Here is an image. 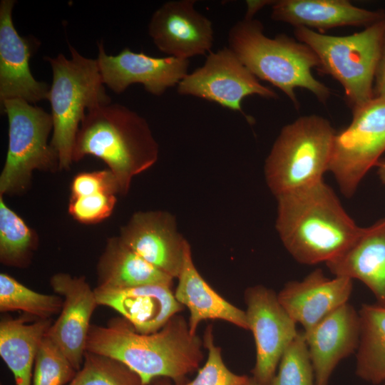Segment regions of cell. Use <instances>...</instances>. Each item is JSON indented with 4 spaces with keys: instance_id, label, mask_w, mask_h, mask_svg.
I'll return each mask as SVG.
<instances>
[{
    "instance_id": "obj_29",
    "label": "cell",
    "mask_w": 385,
    "mask_h": 385,
    "mask_svg": "<svg viewBox=\"0 0 385 385\" xmlns=\"http://www.w3.org/2000/svg\"><path fill=\"white\" fill-rule=\"evenodd\" d=\"M270 385H315L314 371L303 332L284 351Z\"/></svg>"
},
{
    "instance_id": "obj_37",
    "label": "cell",
    "mask_w": 385,
    "mask_h": 385,
    "mask_svg": "<svg viewBox=\"0 0 385 385\" xmlns=\"http://www.w3.org/2000/svg\"><path fill=\"white\" fill-rule=\"evenodd\" d=\"M245 385H261L257 382L252 377L249 379V381Z\"/></svg>"
},
{
    "instance_id": "obj_3",
    "label": "cell",
    "mask_w": 385,
    "mask_h": 385,
    "mask_svg": "<svg viewBox=\"0 0 385 385\" xmlns=\"http://www.w3.org/2000/svg\"><path fill=\"white\" fill-rule=\"evenodd\" d=\"M159 146L147 120L119 103L88 110L81 123L73 161L86 155L102 160L113 174L120 195H126L133 178L158 160Z\"/></svg>"
},
{
    "instance_id": "obj_22",
    "label": "cell",
    "mask_w": 385,
    "mask_h": 385,
    "mask_svg": "<svg viewBox=\"0 0 385 385\" xmlns=\"http://www.w3.org/2000/svg\"><path fill=\"white\" fill-rule=\"evenodd\" d=\"M174 292L176 299L190 311V332L197 334L199 324L207 319H221L248 330L245 311L230 303L204 279L192 260L188 245Z\"/></svg>"
},
{
    "instance_id": "obj_24",
    "label": "cell",
    "mask_w": 385,
    "mask_h": 385,
    "mask_svg": "<svg viewBox=\"0 0 385 385\" xmlns=\"http://www.w3.org/2000/svg\"><path fill=\"white\" fill-rule=\"evenodd\" d=\"M51 324V319L29 322L28 317L1 320L0 355L16 385H32L36 354Z\"/></svg>"
},
{
    "instance_id": "obj_17",
    "label": "cell",
    "mask_w": 385,
    "mask_h": 385,
    "mask_svg": "<svg viewBox=\"0 0 385 385\" xmlns=\"http://www.w3.org/2000/svg\"><path fill=\"white\" fill-rule=\"evenodd\" d=\"M303 333L315 385H328L338 364L356 351L360 335L359 312L347 302Z\"/></svg>"
},
{
    "instance_id": "obj_8",
    "label": "cell",
    "mask_w": 385,
    "mask_h": 385,
    "mask_svg": "<svg viewBox=\"0 0 385 385\" xmlns=\"http://www.w3.org/2000/svg\"><path fill=\"white\" fill-rule=\"evenodd\" d=\"M8 118L9 143L0 174V195H19L31 185L35 170H59L58 155L48 143L53 118L44 109L21 99L1 102Z\"/></svg>"
},
{
    "instance_id": "obj_38",
    "label": "cell",
    "mask_w": 385,
    "mask_h": 385,
    "mask_svg": "<svg viewBox=\"0 0 385 385\" xmlns=\"http://www.w3.org/2000/svg\"><path fill=\"white\" fill-rule=\"evenodd\" d=\"M156 385H168V384L163 383V382H160L158 384H156Z\"/></svg>"
},
{
    "instance_id": "obj_34",
    "label": "cell",
    "mask_w": 385,
    "mask_h": 385,
    "mask_svg": "<svg viewBox=\"0 0 385 385\" xmlns=\"http://www.w3.org/2000/svg\"><path fill=\"white\" fill-rule=\"evenodd\" d=\"M374 96H385V36L375 74Z\"/></svg>"
},
{
    "instance_id": "obj_9",
    "label": "cell",
    "mask_w": 385,
    "mask_h": 385,
    "mask_svg": "<svg viewBox=\"0 0 385 385\" xmlns=\"http://www.w3.org/2000/svg\"><path fill=\"white\" fill-rule=\"evenodd\" d=\"M352 114L350 124L334 135L328 170L346 197L385 152V96H374Z\"/></svg>"
},
{
    "instance_id": "obj_16",
    "label": "cell",
    "mask_w": 385,
    "mask_h": 385,
    "mask_svg": "<svg viewBox=\"0 0 385 385\" xmlns=\"http://www.w3.org/2000/svg\"><path fill=\"white\" fill-rule=\"evenodd\" d=\"M14 0L0 2V101L21 99L36 103L47 100L50 86L31 73L29 59L34 44L21 36L14 26Z\"/></svg>"
},
{
    "instance_id": "obj_2",
    "label": "cell",
    "mask_w": 385,
    "mask_h": 385,
    "mask_svg": "<svg viewBox=\"0 0 385 385\" xmlns=\"http://www.w3.org/2000/svg\"><path fill=\"white\" fill-rule=\"evenodd\" d=\"M276 199L277 232L301 264H326L346 251L361 232L324 180Z\"/></svg>"
},
{
    "instance_id": "obj_10",
    "label": "cell",
    "mask_w": 385,
    "mask_h": 385,
    "mask_svg": "<svg viewBox=\"0 0 385 385\" xmlns=\"http://www.w3.org/2000/svg\"><path fill=\"white\" fill-rule=\"evenodd\" d=\"M177 91L182 96H192L216 103L245 116L242 101L257 95L277 99V93L260 83L228 48L210 51L200 67L188 73L178 84ZM250 121V119L246 116Z\"/></svg>"
},
{
    "instance_id": "obj_23",
    "label": "cell",
    "mask_w": 385,
    "mask_h": 385,
    "mask_svg": "<svg viewBox=\"0 0 385 385\" xmlns=\"http://www.w3.org/2000/svg\"><path fill=\"white\" fill-rule=\"evenodd\" d=\"M97 287L103 288L171 286L173 279L128 247L119 236L107 239L97 264Z\"/></svg>"
},
{
    "instance_id": "obj_11",
    "label": "cell",
    "mask_w": 385,
    "mask_h": 385,
    "mask_svg": "<svg viewBox=\"0 0 385 385\" xmlns=\"http://www.w3.org/2000/svg\"><path fill=\"white\" fill-rule=\"evenodd\" d=\"M245 299L248 330L256 346L252 378L261 385H270L284 351L299 332L297 323L272 289L251 287L245 291Z\"/></svg>"
},
{
    "instance_id": "obj_32",
    "label": "cell",
    "mask_w": 385,
    "mask_h": 385,
    "mask_svg": "<svg viewBox=\"0 0 385 385\" xmlns=\"http://www.w3.org/2000/svg\"><path fill=\"white\" fill-rule=\"evenodd\" d=\"M116 202V194L95 192L83 196L71 197L68 210L70 215L76 221L83 224H95L111 215Z\"/></svg>"
},
{
    "instance_id": "obj_7",
    "label": "cell",
    "mask_w": 385,
    "mask_h": 385,
    "mask_svg": "<svg viewBox=\"0 0 385 385\" xmlns=\"http://www.w3.org/2000/svg\"><path fill=\"white\" fill-rule=\"evenodd\" d=\"M294 33L315 53L318 69L342 86L352 110L375 96L374 82L385 36V17L347 36L326 35L307 28H296Z\"/></svg>"
},
{
    "instance_id": "obj_30",
    "label": "cell",
    "mask_w": 385,
    "mask_h": 385,
    "mask_svg": "<svg viewBox=\"0 0 385 385\" xmlns=\"http://www.w3.org/2000/svg\"><path fill=\"white\" fill-rule=\"evenodd\" d=\"M76 372L62 350L46 335L35 359L32 385H66Z\"/></svg>"
},
{
    "instance_id": "obj_5",
    "label": "cell",
    "mask_w": 385,
    "mask_h": 385,
    "mask_svg": "<svg viewBox=\"0 0 385 385\" xmlns=\"http://www.w3.org/2000/svg\"><path fill=\"white\" fill-rule=\"evenodd\" d=\"M68 46L70 58L63 53L45 57L53 75L47 98L53 118L50 143L58 155L59 170H68L73 163L76 137L86 111L111 103L97 60L86 58Z\"/></svg>"
},
{
    "instance_id": "obj_28",
    "label": "cell",
    "mask_w": 385,
    "mask_h": 385,
    "mask_svg": "<svg viewBox=\"0 0 385 385\" xmlns=\"http://www.w3.org/2000/svg\"><path fill=\"white\" fill-rule=\"evenodd\" d=\"M67 385H143L128 366L111 357L86 351L81 369Z\"/></svg>"
},
{
    "instance_id": "obj_39",
    "label": "cell",
    "mask_w": 385,
    "mask_h": 385,
    "mask_svg": "<svg viewBox=\"0 0 385 385\" xmlns=\"http://www.w3.org/2000/svg\"><path fill=\"white\" fill-rule=\"evenodd\" d=\"M384 385H385V383L384 384Z\"/></svg>"
},
{
    "instance_id": "obj_26",
    "label": "cell",
    "mask_w": 385,
    "mask_h": 385,
    "mask_svg": "<svg viewBox=\"0 0 385 385\" xmlns=\"http://www.w3.org/2000/svg\"><path fill=\"white\" fill-rule=\"evenodd\" d=\"M0 195V262L6 266L27 267L36 250V232L8 207Z\"/></svg>"
},
{
    "instance_id": "obj_25",
    "label": "cell",
    "mask_w": 385,
    "mask_h": 385,
    "mask_svg": "<svg viewBox=\"0 0 385 385\" xmlns=\"http://www.w3.org/2000/svg\"><path fill=\"white\" fill-rule=\"evenodd\" d=\"M360 335L356 374L372 384L385 383V307L364 304L359 311Z\"/></svg>"
},
{
    "instance_id": "obj_19",
    "label": "cell",
    "mask_w": 385,
    "mask_h": 385,
    "mask_svg": "<svg viewBox=\"0 0 385 385\" xmlns=\"http://www.w3.org/2000/svg\"><path fill=\"white\" fill-rule=\"evenodd\" d=\"M352 290V279L329 278L321 269H316L301 281L287 282L277 297L292 319L305 331L347 303Z\"/></svg>"
},
{
    "instance_id": "obj_13",
    "label": "cell",
    "mask_w": 385,
    "mask_h": 385,
    "mask_svg": "<svg viewBox=\"0 0 385 385\" xmlns=\"http://www.w3.org/2000/svg\"><path fill=\"white\" fill-rule=\"evenodd\" d=\"M50 285L63 298V306L46 335L78 371L86 352L91 318L98 305L94 289L84 277L65 272L54 274L50 279Z\"/></svg>"
},
{
    "instance_id": "obj_33",
    "label": "cell",
    "mask_w": 385,
    "mask_h": 385,
    "mask_svg": "<svg viewBox=\"0 0 385 385\" xmlns=\"http://www.w3.org/2000/svg\"><path fill=\"white\" fill-rule=\"evenodd\" d=\"M95 192L120 195L117 180L108 169L82 172L73 177L71 184V197L83 196Z\"/></svg>"
},
{
    "instance_id": "obj_18",
    "label": "cell",
    "mask_w": 385,
    "mask_h": 385,
    "mask_svg": "<svg viewBox=\"0 0 385 385\" xmlns=\"http://www.w3.org/2000/svg\"><path fill=\"white\" fill-rule=\"evenodd\" d=\"M94 292L98 305L113 309L142 334L158 332L184 307L176 299L169 285L96 287Z\"/></svg>"
},
{
    "instance_id": "obj_31",
    "label": "cell",
    "mask_w": 385,
    "mask_h": 385,
    "mask_svg": "<svg viewBox=\"0 0 385 385\" xmlns=\"http://www.w3.org/2000/svg\"><path fill=\"white\" fill-rule=\"evenodd\" d=\"M203 345L207 349L204 366L199 369L194 379L180 385H245L247 383L250 377L233 373L225 364L221 348L214 343L212 325L205 329Z\"/></svg>"
},
{
    "instance_id": "obj_27",
    "label": "cell",
    "mask_w": 385,
    "mask_h": 385,
    "mask_svg": "<svg viewBox=\"0 0 385 385\" xmlns=\"http://www.w3.org/2000/svg\"><path fill=\"white\" fill-rule=\"evenodd\" d=\"M63 298L36 292L6 273L0 274V311H21L36 319H47L60 313Z\"/></svg>"
},
{
    "instance_id": "obj_12",
    "label": "cell",
    "mask_w": 385,
    "mask_h": 385,
    "mask_svg": "<svg viewBox=\"0 0 385 385\" xmlns=\"http://www.w3.org/2000/svg\"><path fill=\"white\" fill-rule=\"evenodd\" d=\"M96 58L103 83L119 94L135 83L154 96L163 95L188 73V59L172 56L157 58L123 48L115 56L108 55L102 42L98 43Z\"/></svg>"
},
{
    "instance_id": "obj_36",
    "label": "cell",
    "mask_w": 385,
    "mask_h": 385,
    "mask_svg": "<svg viewBox=\"0 0 385 385\" xmlns=\"http://www.w3.org/2000/svg\"><path fill=\"white\" fill-rule=\"evenodd\" d=\"M376 166L378 168V175L379 178L385 185V158L380 159Z\"/></svg>"
},
{
    "instance_id": "obj_20",
    "label": "cell",
    "mask_w": 385,
    "mask_h": 385,
    "mask_svg": "<svg viewBox=\"0 0 385 385\" xmlns=\"http://www.w3.org/2000/svg\"><path fill=\"white\" fill-rule=\"evenodd\" d=\"M385 13L353 5L347 0H278L272 4L271 18L296 28L319 31L342 26L367 27Z\"/></svg>"
},
{
    "instance_id": "obj_35",
    "label": "cell",
    "mask_w": 385,
    "mask_h": 385,
    "mask_svg": "<svg viewBox=\"0 0 385 385\" xmlns=\"http://www.w3.org/2000/svg\"><path fill=\"white\" fill-rule=\"evenodd\" d=\"M274 1H247V11L245 19H253L254 15L264 6L272 4Z\"/></svg>"
},
{
    "instance_id": "obj_6",
    "label": "cell",
    "mask_w": 385,
    "mask_h": 385,
    "mask_svg": "<svg viewBox=\"0 0 385 385\" xmlns=\"http://www.w3.org/2000/svg\"><path fill=\"white\" fill-rule=\"evenodd\" d=\"M336 133L331 123L318 115L301 116L282 128L264 169L275 197L323 180Z\"/></svg>"
},
{
    "instance_id": "obj_21",
    "label": "cell",
    "mask_w": 385,
    "mask_h": 385,
    "mask_svg": "<svg viewBox=\"0 0 385 385\" xmlns=\"http://www.w3.org/2000/svg\"><path fill=\"white\" fill-rule=\"evenodd\" d=\"M326 265L336 277L361 281L385 307V218L362 227L349 247Z\"/></svg>"
},
{
    "instance_id": "obj_14",
    "label": "cell",
    "mask_w": 385,
    "mask_h": 385,
    "mask_svg": "<svg viewBox=\"0 0 385 385\" xmlns=\"http://www.w3.org/2000/svg\"><path fill=\"white\" fill-rule=\"evenodd\" d=\"M195 0H173L153 14L148 34L159 51L188 59L210 53L214 31L211 21L195 9Z\"/></svg>"
},
{
    "instance_id": "obj_4",
    "label": "cell",
    "mask_w": 385,
    "mask_h": 385,
    "mask_svg": "<svg viewBox=\"0 0 385 385\" xmlns=\"http://www.w3.org/2000/svg\"><path fill=\"white\" fill-rule=\"evenodd\" d=\"M228 48L257 79L281 90L297 110V88L308 90L322 103L331 96L329 88L312 73V68L319 67L315 53L286 34L265 36L262 24L257 19L237 21L228 33Z\"/></svg>"
},
{
    "instance_id": "obj_1",
    "label": "cell",
    "mask_w": 385,
    "mask_h": 385,
    "mask_svg": "<svg viewBox=\"0 0 385 385\" xmlns=\"http://www.w3.org/2000/svg\"><path fill=\"white\" fill-rule=\"evenodd\" d=\"M203 342L190 332L183 317L175 315L158 332H138L124 318L111 319L106 326L91 324L86 351L106 356L125 364L149 385L166 377L176 385L198 369Z\"/></svg>"
},
{
    "instance_id": "obj_15",
    "label": "cell",
    "mask_w": 385,
    "mask_h": 385,
    "mask_svg": "<svg viewBox=\"0 0 385 385\" xmlns=\"http://www.w3.org/2000/svg\"><path fill=\"white\" fill-rule=\"evenodd\" d=\"M118 236L148 262L173 279L178 277L189 243L178 231L170 213L136 212L121 227Z\"/></svg>"
}]
</instances>
